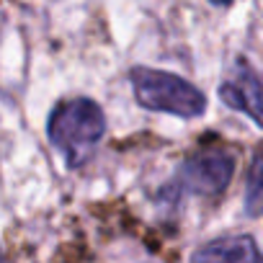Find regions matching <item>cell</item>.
I'll return each instance as SVG.
<instances>
[{
    "label": "cell",
    "instance_id": "cell-1",
    "mask_svg": "<svg viewBox=\"0 0 263 263\" xmlns=\"http://www.w3.org/2000/svg\"><path fill=\"white\" fill-rule=\"evenodd\" d=\"M106 135V114L93 98L60 101L47 121V137L67 168L85 165Z\"/></svg>",
    "mask_w": 263,
    "mask_h": 263
},
{
    "label": "cell",
    "instance_id": "cell-2",
    "mask_svg": "<svg viewBox=\"0 0 263 263\" xmlns=\"http://www.w3.org/2000/svg\"><path fill=\"white\" fill-rule=\"evenodd\" d=\"M135 101L158 114H173L181 119H196L206 111V96L186 78L153 67H135L129 72Z\"/></svg>",
    "mask_w": 263,
    "mask_h": 263
},
{
    "label": "cell",
    "instance_id": "cell-3",
    "mask_svg": "<svg viewBox=\"0 0 263 263\" xmlns=\"http://www.w3.org/2000/svg\"><path fill=\"white\" fill-rule=\"evenodd\" d=\"M232 176H235V158L222 147H204L189 155L178 165L173 181L165 189H160L158 199L163 204H176L183 194L219 196L227 191Z\"/></svg>",
    "mask_w": 263,
    "mask_h": 263
},
{
    "label": "cell",
    "instance_id": "cell-4",
    "mask_svg": "<svg viewBox=\"0 0 263 263\" xmlns=\"http://www.w3.org/2000/svg\"><path fill=\"white\" fill-rule=\"evenodd\" d=\"M217 96L222 98L224 106L245 114L255 126L263 124V114H260V78L248 65V60H237L232 65L230 75L219 83Z\"/></svg>",
    "mask_w": 263,
    "mask_h": 263
},
{
    "label": "cell",
    "instance_id": "cell-5",
    "mask_svg": "<svg viewBox=\"0 0 263 263\" xmlns=\"http://www.w3.org/2000/svg\"><path fill=\"white\" fill-rule=\"evenodd\" d=\"M191 260H222V263H258L260 250L250 235H224L191 253Z\"/></svg>",
    "mask_w": 263,
    "mask_h": 263
},
{
    "label": "cell",
    "instance_id": "cell-6",
    "mask_svg": "<svg viewBox=\"0 0 263 263\" xmlns=\"http://www.w3.org/2000/svg\"><path fill=\"white\" fill-rule=\"evenodd\" d=\"M260 153H253V160L248 165V181H245V214L258 217L260 214V201H263V181H260Z\"/></svg>",
    "mask_w": 263,
    "mask_h": 263
},
{
    "label": "cell",
    "instance_id": "cell-7",
    "mask_svg": "<svg viewBox=\"0 0 263 263\" xmlns=\"http://www.w3.org/2000/svg\"><path fill=\"white\" fill-rule=\"evenodd\" d=\"M209 3L217 8H227V6H232V0H209Z\"/></svg>",
    "mask_w": 263,
    "mask_h": 263
},
{
    "label": "cell",
    "instance_id": "cell-8",
    "mask_svg": "<svg viewBox=\"0 0 263 263\" xmlns=\"http://www.w3.org/2000/svg\"><path fill=\"white\" fill-rule=\"evenodd\" d=\"M0 255H3V253H0Z\"/></svg>",
    "mask_w": 263,
    "mask_h": 263
}]
</instances>
